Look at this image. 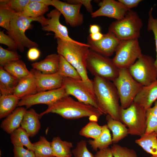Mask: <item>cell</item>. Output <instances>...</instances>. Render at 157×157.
I'll use <instances>...</instances> for the list:
<instances>
[{"label":"cell","instance_id":"9c48e42d","mask_svg":"<svg viewBox=\"0 0 157 157\" xmlns=\"http://www.w3.org/2000/svg\"><path fill=\"white\" fill-rule=\"evenodd\" d=\"M63 86L67 95H71L78 101L91 105L99 109L93 80L84 81L65 78Z\"/></svg>","mask_w":157,"mask_h":157},{"label":"cell","instance_id":"83f0119b","mask_svg":"<svg viewBox=\"0 0 157 157\" xmlns=\"http://www.w3.org/2000/svg\"><path fill=\"white\" fill-rule=\"evenodd\" d=\"M157 136L155 132L144 134L135 142L147 153L152 156H157Z\"/></svg>","mask_w":157,"mask_h":157},{"label":"cell","instance_id":"8d00e7d4","mask_svg":"<svg viewBox=\"0 0 157 157\" xmlns=\"http://www.w3.org/2000/svg\"><path fill=\"white\" fill-rule=\"evenodd\" d=\"M21 56L16 51L3 48L0 46V65L3 67L6 64L20 60Z\"/></svg>","mask_w":157,"mask_h":157},{"label":"cell","instance_id":"4fadbf2b","mask_svg":"<svg viewBox=\"0 0 157 157\" xmlns=\"http://www.w3.org/2000/svg\"><path fill=\"white\" fill-rule=\"evenodd\" d=\"M82 5L81 3L72 4L58 0L51 1V6L63 14L66 23L73 27L80 26L83 23V16L80 12Z\"/></svg>","mask_w":157,"mask_h":157},{"label":"cell","instance_id":"d4e9b609","mask_svg":"<svg viewBox=\"0 0 157 157\" xmlns=\"http://www.w3.org/2000/svg\"><path fill=\"white\" fill-rule=\"evenodd\" d=\"M53 154L55 157H72L71 149L73 147L72 142L61 140L59 137L53 138L51 142Z\"/></svg>","mask_w":157,"mask_h":157},{"label":"cell","instance_id":"9a60e30c","mask_svg":"<svg viewBox=\"0 0 157 157\" xmlns=\"http://www.w3.org/2000/svg\"><path fill=\"white\" fill-rule=\"evenodd\" d=\"M99 6L100 8L91 14L92 18L106 16L119 20L123 18L130 10L118 1L114 0H102Z\"/></svg>","mask_w":157,"mask_h":157},{"label":"cell","instance_id":"6da1fadb","mask_svg":"<svg viewBox=\"0 0 157 157\" xmlns=\"http://www.w3.org/2000/svg\"><path fill=\"white\" fill-rule=\"evenodd\" d=\"M49 113H56L68 119L89 117L90 120L98 121L104 114L98 108L91 105L74 100L67 96L48 106L47 108L40 114L41 117Z\"/></svg>","mask_w":157,"mask_h":157},{"label":"cell","instance_id":"44dd1931","mask_svg":"<svg viewBox=\"0 0 157 157\" xmlns=\"http://www.w3.org/2000/svg\"><path fill=\"white\" fill-rule=\"evenodd\" d=\"M26 109L19 107L8 115L1 122L0 127L3 131L10 134L19 127Z\"/></svg>","mask_w":157,"mask_h":157},{"label":"cell","instance_id":"e575fe53","mask_svg":"<svg viewBox=\"0 0 157 157\" xmlns=\"http://www.w3.org/2000/svg\"><path fill=\"white\" fill-rule=\"evenodd\" d=\"M17 13L6 6L0 5V26L9 32L10 21Z\"/></svg>","mask_w":157,"mask_h":157},{"label":"cell","instance_id":"603a6c76","mask_svg":"<svg viewBox=\"0 0 157 157\" xmlns=\"http://www.w3.org/2000/svg\"><path fill=\"white\" fill-rule=\"evenodd\" d=\"M19 80L0 67V91L1 95L13 94Z\"/></svg>","mask_w":157,"mask_h":157},{"label":"cell","instance_id":"4316f807","mask_svg":"<svg viewBox=\"0 0 157 157\" xmlns=\"http://www.w3.org/2000/svg\"><path fill=\"white\" fill-rule=\"evenodd\" d=\"M3 67L19 81L32 75L28 69L25 63L20 60L7 64Z\"/></svg>","mask_w":157,"mask_h":157},{"label":"cell","instance_id":"5bb4252c","mask_svg":"<svg viewBox=\"0 0 157 157\" xmlns=\"http://www.w3.org/2000/svg\"><path fill=\"white\" fill-rule=\"evenodd\" d=\"M61 14L60 12L56 8L51 11L47 14L48 18L45 24L42 26V30L54 32L55 38H60L66 41L82 44V43L74 40L69 37L67 27L60 22V18Z\"/></svg>","mask_w":157,"mask_h":157},{"label":"cell","instance_id":"8fae6325","mask_svg":"<svg viewBox=\"0 0 157 157\" xmlns=\"http://www.w3.org/2000/svg\"><path fill=\"white\" fill-rule=\"evenodd\" d=\"M155 60L151 56L142 54L128 68L133 78L144 86L151 84L157 79V69Z\"/></svg>","mask_w":157,"mask_h":157},{"label":"cell","instance_id":"ffe728a7","mask_svg":"<svg viewBox=\"0 0 157 157\" xmlns=\"http://www.w3.org/2000/svg\"><path fill=\"white\" fill-rule=\"evenodd\" d=\"M60 62V56L56 53L47 56L43 60L32 63L33 69L44 74H53L58 72Z\"/></svg>","mask_w":157,"mask_h":157},{"label":"cell","instance_id":"7bdbcfd3","mask_svg":"<svg viewBox=\"0 0 157 157\" xmlns=\"http://www.w3.org/2000/svg\"><path fill=\"white\" fill-rule=\"evenodd\" d=\"M14 157H36L34 151L24 147L14 146Z\"/></svg>","mask_w":157,"mask_h":157},{"label":"cell","instance_id":"836d02e7","mask_svg":"<svg viewBox=\"0 0 157 157\" xmlns=\"http://www.w3.org/2000/svg\"><path fill=\"white\" fill-rule=\"evenodd\" d=\"M103 126H100L97 121L90 120L89 122L79 131L80 135L95 139L101 133Z\"/></svg>","mask_w":157,"mask_h":157},{"label":"cell","instance_id":"1f68e13d","mask_svg":"<svg viewBox=\"0 0 157 157\" xmlns=\"http://www.w3.org/2000/svg\"><path fill=\"white\" fill-rule=\"evenodd\" d=\"M32 144L36 157H55L51 142L48 141L44 136H40L38 141Z\"/></svg>","mask_w":157,"mask_h":157},{"label":"cell","instance_id":"e0dca14e","mask_svg":"<svg viewBox=\"0 0 157 157\" xmlns=\"http://www.w3.org/2000/svg\"><path fill=\"white\" fill-rule=\"evenodd\" d=\"M30 72L35 78L38 92L56 89L63 86L65 78L58 73L44 74L33 68Z\"/></svg>","mask_w":157,"mask_h":157},{"label":"cell","instance_id":"f907efd6","mask_svg":"<svg viewBox=\"0 0 157 157\" xmlns=\"http://www.w3.org/2000/svg\"><path fill=\"white\" fill-rule=\"evenodd\" d=\"M147 111L149 113L157 116V100L155 101L154 106L147 110Z\"/></svg>","mask_w":157,"mask_h":157},{"label":"cell","instance_id":"2e32d148","mask_svg":"<svg viewBox=\"0 0 157 157\" xmlns=\"http://www.w3.org/2000/svg\"><path fill=\"white\" fill-rule=\"evenodd\" d=\"M88 39L87 44L90 46V49L106 57L113 54L121 40L109 32L104 34L103 38L99 41H93L88 38Z\"/></svg>","mask_w":157,"mask_h":157},{"label":"cell","instance_id":"52a82bcc","mask_svg":"<svg viewBox=\"0 0 157 157\" xmlns=\"http://www.w3.org/2000/svg\"><path fill=\"white\" fill-rule=\"evenodd\" d=\"M120 121L128 127L129 134L140 136L147 127V110L134 102L128 108L121 107Z\"/></svg>","mask_w":157,"mask_h":157},{"label":"cell","instance_id":"bcb514c9","mask_svg":"<svg viewBox=\"0 0 157 157\" xmlns=\"http://www.w3.org/2000/svg\"><path fill=\"white\" fill-rule=\"evenodd\" d=\"M129 10L137 7L142 0H118Z\"/></svg>","mask_w":157,"mask_h":157},{"label":"cell","instance_id":"5b68a950","mask_svg":"<svg viewBox=\"0 0 157 157\" xmlns=\"http://www.w3.org/2000/svg\"><path fill=\"white\" fill-rule=\"evenodd\" d=\"M118 94L121 107L126 109L133 103L143 87L130 74L128 68L119 69L117 77L113 82Z\"/></svg>","mask_w":157,"mask_h":157},{"label":"cell","instance_id":"681fc988","mask_svg":"<svg viewBox=\"0 0 157 157\" xmlns=\"http://www.w3.org/2000/svg\"><path fill=\"white\" fill-rule=\"evenodd\" d=\"M89 31L90 34H94L100 32L101 28L97 24H90Z\"/></svg>","mask_w":157,"mask_h":157},{"label":"cell","instance_id":"ac0fdd59","mask_svg":"<svg viewBox=\"0 0 157 157\" xmlns=\"http://www.w3.org/2000/svg\"><path fill=\"white\" fill-rule=\"evenodd\" d=\"M157 99V79L149 85L143 86L134 99V102L146 110Z\"/></svg>","mask_w":157,"mask_h":157},{"label":"cell","instance_id":"7a4b0ae2","mask_svg":"<svg viewBox=\"0 0 157 157\" xmlns=\"http://www.w3.org/2000/svg\"><path fill=\"white\" fill-rule=\"evenodd\" d=\"M93 81L99 109L104 114L120 121L119 99L113 82L98 76H94Z\"/></svg>","mask_w":157,"mask_h":157},{"label":"cell","instance_id":"ab89813d","mask_svg":"<svg viewBox=\"0 0 157 157\" xmlns=\"http://www.w3.org/2000/svg\"><path fill=\"white\" fill-rule=\"evenodd\" d=\"M152 10L153 8H151L148 13L147 30L149 31H152L154 35L156 53L154 64L157 69V18H154L153 17L152 15Z\"/></svg>","mask_w":157,"mask_h":157},{"label":"cell","instance_id":"7c38bea8","mask_svg":"<svg viewBox=\"0 0 157 157\" xmlns=\"http://www.w3.org/2000/svg\"><path fill=\"white\" fill-rule=\"evenodd\" d=\"M67 95L63 86L61 88L38 92L34 94L25 97L19 101L17 106H26L28 108L38 104L49 105L60 99Z\"/></svg>","mask_w":157,"mask_h":157},{"label":"cell","instance_id":"f6af8a7d","mask_svg":"<svg viewBox=\"0 0 157 157\" xmlns=\"http://www.w3.org/2000/svg\"><path fill=\"white\" fill-rule=\"evenodd\" d=\"M40 52L37 47H33L29 49L27 53L28 59L30 60L34 61L39 58Z\"/></svg>","mask_w":157,"mask_h":157},{"label":"cell","instance_id":"484cf974","mask_svg":"<svg viewBox=\"0 0 157 157\" xmlns=\"http://www.w3.org/2000/svg\"><path fill=\"white\" fill-rule=\"evenodd\" d=\"M20 99L14 94L1 95L0 119L7 117L15 109Z\"/></svg>","mask_w":157,"mask_h":157},{"label":"cell","instance_id":"ba28073f","mask_svg":"<svg viewBox=\"0 0 157 157\" xmlns=\"http://www.w3.org/2000/svg\"><path fill=\"white\" fill-rule=\"evenodd\" d=\"M86 68L94 76L113 81L118 76L119 69L112 59L90 49L86 60Z\"/></svg>","mask_w":157,"mask_h":157},{"label":"cell","instance_id":"d6986e66","mask_svg":"<svg viewBox=\"0 0 157 157\" xmlns=\"http://www.w3.org/2000/svg\"><path fill=\"white\" fill-rule=\"evenodd\" d=\"M40 114L31 108L26 110L21 124V127L24 129L29 137H33L38 132L41 128Z\"/></svg>","mask_w":157,"mask_h":157},{"label":"cell","instance_id":"ee69618b","mask_svg":"<svg viewBox=\"0 0 157 157\" xmlns=\"http://www.w3.org/2000/svg\"><path fill=\"white\" fill-rule=\"evenodd\" d=\"M67 3L72 4H77L81 3L83 5L87 11L91 14L93 12V9L91 4V0H67Z\"/></svg>","mask_w":157,"mask_h":157},{"label":"cell","instance_id":"d590c367","mask_svg":"<svg viewBox=\"0 0 157 157\" xmlns=\"http://www.w3.org/2000/svg\"><path fill=\"white\" fill-rule=\"evenodd\" d=\"M30 2V0H0V5L6 6L17 13H20Z\"/></svg>","mask_w":157,"mask_h":157},{"label":"cell","instance_id":"d6a6232c","mask_svg":"<svg viewBox=\"0 0 157 157\" xmlns=\"http://www.w3.org/2000/svg\"><path fill=\"white\" fill-rule=\"evenodd\" d=\"M60 56V64L57 73L65 78L82 80L81 76L77 70L63 56Z\"/></svg>","mask_w":157,"mask_h":157},{"label":"cell","instance_id":"f546056e","mask_svg":"<svg viewBox=\"0 0 157 157\" xmlns=\"http://www.w3.org/2000/svg\"><path fill=\"white\" fill-rule=\"evenodd\" d=\"M103 126L102 131L97 138L93 140H89L88 141L93 149L97 151L98 149H102L108 148L113 143L110 131L107 125Z\"/></svg>","mask_w":157,"mask_h":157},{"label":"cell","instance_id":"8992f818","mask_svg":"<svg viewBox=\"0 0 157 157\" xmlns=\"http://www.w3.org/2000/svg\"><path fill=\"white\" fill-rule=\"evenodd\" d=\"M142 26V20L138 13L130 10L123 18L113 22L109 27L108 32L120 40L138 39Z\"/></svg>","mask_w":157,"mask_h":157},{"label":"cell","instance_id":"277c9868","mask_svg":"<svg viewBox=\"0 0 157 157\" xmlns=\"http://www.w3.org/2000/svg\"><path fill=\"white\" fill-rule=\"evenodd\" d=\"M47 19L44 16L32 18L26 17L21 13H17L11 20L10 30L7 33L15 42L18 49L22 52L24 51L25 48L29 49L38 46L36 43L29 39L25 34L26 31L31 26V23L37 21L42 26L44 24Z\"/></svg>","mask_w":157,"mask_h":157},{"label":"cell","instance_id":"7dc6e473","mask_svg":"<svg viewBox=\"0 0 157 157\" xmlns=\"http://www.w3.org/2000/svg\"><path fill=\"white\" fill-rule=\"evenodd\" d=\"M94 157H113L111 149L107 148L97 151Z\"/></svg>","mask_w":157,"mask_h":157},{"label":"cell","instance_id":"c3c4849f","mask_svg":"<svg viewBox=\"0 0 157 157\" xmlns=\"http://www.w3.org/2000/svg\"><path fill=\"white\" fill-rule=\"evenodd\" d=\"M103 36L104 34L100 32L94 34H90L88 38L93 41H97L101 39Z\"/></svg>","mask_w":157,"mask_h":157},{"label":"cell","instance_id":"cb8c5ba5","mask_svg":"<svg viewBox=\"0 0 157 157\" xmlns=\"http://www.w3.org/2000/svg\"><path fill=\"white\" fill-rule=\"evenodd\" d=\"M106 119L108 128L112 132L113 143H117L129 134L128 128L120 121L114 119L109 115H106Z\"/></svg>","mask_w":157,"mask_h":157},{"label":"cell","instance_id":"4dcf8cb0","mask_svg":"<svg viewBox=\"0 0 157 157\" xmlns=\"http://www.w3.org/2000/svg\"><path fill=\"white\" fill-rule=\"evenodd\" d=\"M21 14L27 17L35 18L43 16L49 10L48 5L45 4L30 0Z\"/></svg>","mask_w":157,"mask_h":157},{"label":"cell","instance_id":"60d3db41","mask_svg":"<svg viewBox=\"0 0 157 157\" xmlns=\"http://www.w3.org/2000/svg\"><path fill=\"white\" fill-rule=\"evenodd\" d=\"M155 132L157 136V116L147 111V127L144 134Z\"/></svg>","mask_w":157,"mask_h":157},{"label":"cell","instance_id":"f1b7e54d","mask_svg":"<svg viewBox=\"0 0 157 157\" xmlns=\"http://www.w3.org/2000/svg\"><path fill=\"white\" fill-rule=\"evenodd\" d=\"M10 134L11 141L14 146H25L27 149L34 151V147L29 140L28 135L21 126Z\"/></svg>","mask_w":157,"mask_h":157},{"label":"cell","instance_id":"74e56055","mask_svg":"<svg viewBox=\"0 0 157 157\" xmlns=\"http://www.w3.org/2000/svg\"><path fill=\"white\" fill-rule=\"evenodd\" d=\"M110 149L113 157H138L136 153L133 149L115 144Z\"/></svg>","mask_w":157,"mask_h":157},{"label":"cell","instance_id":"f35d334b","mask_svg":"<svg viewBox=\"0 0 157 157\" xmlns=\"http://www.w3.org/2000/svg\"><path fill=\"white\" fill-rule=\"evenodd\" d=\"M87 142L83 140L78 142L76 147L72 150L73 155L75 157H94L88 149Z\"/></svg>","mask_w":157,"mask_h":157},{"label":"cell","instance_id":"7402d4cb","mask_svg":"<svg viewBox=\"0 0 157 157\" xmlns=\"http://www.w3.org/2000/svg\"><path fill=\"white\" fill-rule=\"evenodd\" d=\"M38 92L35 78L32 75L19 81L13 93L20 100L22 98Z\"/></svg>","mask_w":157,"mask_h":157},{"label":"cell","instance_id":"b9f144b4","mask_svg":"<svg viewBox=\"0 0 157 157\" xmlns=\"http://www.w3.org/2000/svg\"><path fill=\"white\" fill-rule=\"evenodd\" d=\"M0 43L6 45L10 50L18 49L17 45L14 40L4 33L3 31H0Z\"/></svg>","mask_w":157,"mask_h":157},{"label":"cell","instance_id":"816d5d0a","mask_svg":"<svg viewBox=\"0 0 157 157\" xmlns=\"http://www.w3.org/2000/svg\"><path fill=\"white\" fill-rule=\"evenodd\" d=\"M33 1L37 2L43 3L48 6H51V0H31Z\"/></svg>","mask_w":157,"mask_h":157},{"label":"cell","instance_id":"f5cc1de1","mask_svg":"<svg viewBox=\"0 0 157 157\" xmlns=\"http://www.w3.org/2000/svg\"><path fill=\"white\" fill-rule=\"evenodd\" d=\"M151 157H157V156H152V155Z\"/></svg>","mask_w":157,"mask_h":157},{"label":"cell","instance_id":"3957f363","mask_svg":"<svg viewBox=\"0 0 157 157\" xmlns=\"http://www.w3.org/2000/svg\"><path fill=\"white\" fill-rule=\"evenodd\" d=\"M56 39L58 54L63 56L77 70L82 80L90 79L87 74L86 65L90 46L87 44H77L60 38Z\"/></svg>","mask_w":157,"mask_h":157},{"label":"cell","instance_id":"30bf717a","mask_svg":"<svg viewBox=\"0 0 157 157\" xmlns=\"http://www.w3.org/2000/svg\"><path fill=\"white\" fill-rule=\"evenodd\" d=\"M112 59L118 69L128 68L142 54L138 38L121 40Z\"/></svg>","mask_w":157,"mask_h":157}]
</instances>
